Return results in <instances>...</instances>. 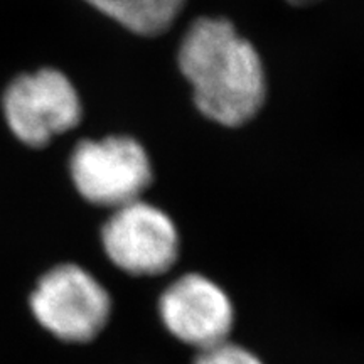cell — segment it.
Masks as SVG:
<instances>
[{"label": "cell", "mask_w": 364, "mask_h": 364, "mask_svg": "<svg viewBox=\"0 0 364 364\" xmlns=\"http://www.w3.org/2000/svg\"><path fill=\"white\" fill-rule=\"evenodd\" d=\"M159 314L174 338L199 351L228 341L235 322L228 294L199 273L172 282L159 300Z\"/></svg>", "instance_id": "6"}, {"label": "cell", "mask_w": 364, "mask_h": 364, "mask_svg": "<svg viewBox=\"0 0 364 364\" xmlns=\"http://www.w3.org/2000/svg\"><path fill=\"white\" fill-rule=\"evenodd\" d=\"M177 63L193 86L198 110L215 124L241 127L262 110L267 98L262 58L230 21H194L181 41Z\"/></svg>", "instance_id": "1"}, {"label": "cell", "mask_w": 364, "mask_h": 364, "mask_svg": "<svg viewBox=\"0 0 364 364\" xmlns=\"http://www.w3.org/2000/svg\"><path fill=\"white\" fill-rule=\"evenodd\" d=\"M31 309L54 338L86 343L107 326L112 297L88 270L65 263L51 268L39 280L31 295Z\"/></svg>", "instance_id": "3"}, {"label": "cell", "mask_w": 364, "mask_h": 364, "mask_svg": "<svg viewBox=\"0 0 364 364\" xmlns=\"http://www.w3.org/2000/svg\"><path fill=\"white\" fill-rule=\"evenodd\" d=\"M194 364H263L260 359L248 349L238 344L223 341V343L201 349Z\"/></svg>", "instance_id": "8"}, {"label": "cell", "mask_w": 364, "mask_h": 364, "mask_svg": "<svg viewBox=\"0 0 364 364\" xmlns=\"http://www.w3.org/2000/svg\"><path fill=\"white\" fill-rule=\"evenodd\" d=\"M134 34L156 38L171 29L186 0H86Z\"/></svg>", "instance_id": "7"}, {"label": "cell", "mask_w": 364, "mask_h": 364, "mask_svg": "<svg viewBox=\"0 0 364 364\" xmlns=\"http://www.w3.org/2000/svg\"><path fill=\"white\" fill-rule=\"evenodd\" d=\"M107 257L135 277L162 275L179 257V233L162 209L142 201L113 209L102 230Z\"/></svg>", "instance_id": "5"}, {"label": "cell", "mask_w": 364, "mask_h": 364, "mask_svg": "<svg viewBox=\"0 0 364 364\" xmlns=\"http://www.w3.org/2000/svg\"><path fill=\"white\" fill-rule=\"evenodd\" d=\"M2 110L12 134L34 149L78 127L83 117L78 91L65 73L53 68L12 80L4 91Z\"/></svg>", "instance_id": "4"}, {"label": "cell", "mask_w": 364, "mask_h": 364, "mask_svg": "<svg viewBox=\"0 0 364 364\" xmlns=\"http://www.w3.org/2000/svg\"><path fill=\"white\" fill-rule=\"evenodd\" d=\"M70 172L86 201L112 209L139 201L154 176L149 154L130 136L80 142L71 154Z\"/></svg>", "instance_id": "2"}]
</instances>
